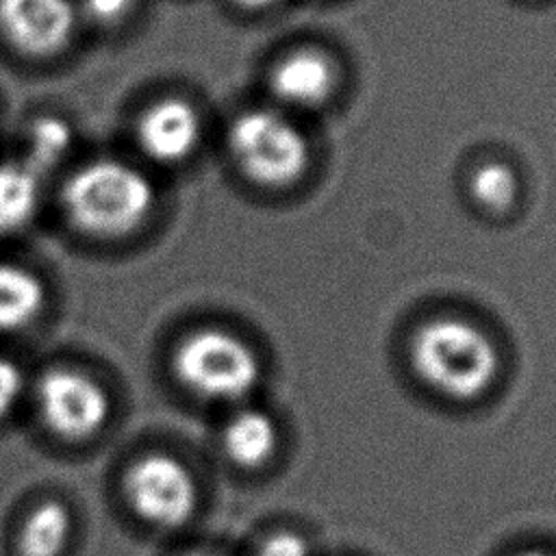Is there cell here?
I'll return each mask as SVG.
<instances>
[{
    "mask_svg": "<svg viewBox=\"0 0 556 556\" xmlns=\"http://www.w3.org/2000/svg\"><path fill=\"white\" fill-rule=\"evenodd\" d=\"M191 556H219V554H191Z\"/></svg>",
    "mask_w": 556,
    "mask_h": 556,
    "instance_id": "21",
    "label": "cell"
},
{
    "mask_svg": "<svg viewBox=\"0 0 556 556\" xmlns=\"http://www.w3.org/2000/svg\"><path fill=\"white\" fill-rule=\"evenodd\" d=\"M72 517L56 500L39 504L22 523L17 547L22 556H59L67 545Z\"/></svg>",
    "mask_w": 556,
    "mask_h": 556,
    "instance_id": "13",
    "label": "cell"
},
{
    "mask_svg": "<svg viewBox=\"0 0 556 556\" xmlns=\"http://www.w3.org/2000/svg\"><path fill=\"white\" fill-rule=\"evenodd\" d=\"M154 202L156 191L146 172L109 156L76 167L61 189L67 222L98 239L130 235L150 217Z\"/></svg>",
    "mask_w": 556,
    "mask_h": 556,
    "instance_id": "1",
    "label": "cell"
},
{
    "mask_svg": "<svg viewBox=\"0 0 556 556\" xmlns=\"http://www.w3.org/2000/svg\"><path fill=\"white\" fill-rule=\"evenodd\" d=\"M74 143V130L67 119L56 115L35 117L24 135V163L39 176L56 167Z\"/></svg>",
    "mask_w": 556,
    "mask_h": 556,
    "instance_id": "14",
    "label": "cell"
},
{
    "mask_svg": "<svg viewBox=\"0 0 556 556\" xmlns=\"http://www.w3.org/2000/svg\"><path fill=\"white\" fill-rule=\"evenodd\" d=\"M417 374L437 391L471 400L484 393L497 376L500 356L493 341L458 317L426 321L410 348Z\"/></svg>",
    "mask_w": 556,
    "mask_h": 556,
    "instance_id": "2",
    "label": "cell"
},
{
    "mask_svg": "<svg viewBox=\"0 0 556 556\" xmlns=\"http://www.w3.org/2000/svg\"><path fill=\"white\" fill-rule=\"evenodd\" d=\"M202 122L198 111L180 98L148 104L137 119L139 148L156 163H180L200 143Z\"/></svg>",
    "mask_w": 556,
    "mask_h": 556,
    "instance_id": "8",
    "label": "cell"
},
{
    "mask_svg": "<svg viewBox=\"0 0 556 556\" xmlns=\"http://www.w3.org/2000/svg\"><path fill=\"white\" fill-rule=\"evenodd\" d=\"M278 0H235V4L243 7V9H250V11H256V9H267L271 4H276Z\"/></svg>",
    "mask_w": 556,
    "mask_h": 556,
    "instance_id": "19",
    "label": "cell"
},
{
    "mask_svg": "<svg viewBox=\"0 0 556 556\" xmlns=\"http://www.w3.org/2000/svg\"><path fill=\"white\" fill-rule=\"evenodd\" d=\"M226 454L241 467L263 465L276 443V426L269 415L254 408H243L230 417L222 437Z\"/></svg>",
    "mask_w": 556,
    "mask_h": 556,
    "instance_id": "12",
    "label": "cell"
},
{
    "mask_svg": "<svg viewBox=\"0 0 556 556\" xmlns=\"http://www.w3.org/2000/svg\"><path fill=\"white\" fill-rule=\"evenodd\" d=\"M469 189L473 200L491 211V213H504L515 204L517 198V176L515 172L497 161L484 163L473 169Z\"/></svg>",
    "mask_w": 556,
    "mask_h": 556,
    "instance_id": "15",
    "label": "cell"
},
{
    "mask_svg": "<svg viewBox=\"0 0 556 556\" xmlns=\"http://www.w3.org/2000/svg\"><path fill=\"white\" fill-rule=\"evenodd\" d=\"M35 397L43 424L54 434L74 441L96 434L111 408L104 387L72 367H54L41 374Z\"/></svg>",
    "mask_w": 556,
    "mask_h": 556,
    "instance_id": "5",
    "label": "cell"
},
{
    "mask_svg": "<svg viewBox=\"0 0 556 556\" xmlns=\"http://www.w3.org/2000/svg\"><path fill=\"white\" fill-rule=\"evenodd\" d=\"M228 148L243 176L263 187L295 182L311 161L304 132L271 109H250L237 115L228 130Z\"/></svg>",
    "mask_w": 556,
    "mask_h": 556,
    "instance_id": "4",
    "label": "cell"
},
{
    "mask_svg": "<svg viewBox=\"0 0 556 556\" xmlns=\"http://www.w3.org/2000/svg\"><path fill=\"white\" fill-rule=\"evenodd\" d=\"M519 556H556V554H552V552H523Z\"/></svg>",
    "mask_w": 556,
    "mask_h": 556,
    "instance_id": "20",
    "label": "cell"
},
{
    "mask_svg": "<svg viewBox=\"0 0 556 556\" xmlns=\"http://www.w3.org/2000/svg\"><path fill=\"white\" fill-rule=\"evenodd\" d=\"M26 380L20 365L11 358L0 356V417L9 415L24 393Z\"/></svg>",
    "mask_w": 556,
    "mask_h": 556,
    "instance_id": "16",
    "label": "cell"
},
{
    "mask_svg": "<svg viewBox=\"0 0 556 556\" xmlns=\"http://www.w3.org/2000/svg\"><path fill=\"white\" fill-rule=\"evenodd\" d=\"M43 280L17 265L0 263V332H17L30 326L46 306Z\"/></svg>",
    "mask_w": 556,
    "mask_h": 556,
    "instance_id": "10",
    "label": "cell"
},
{
    "mask_svg": "<svg viewBox=\"0 0 556 556\" xmlns=\"http://www.w3.org/2000/svg\"><path fill=\"white\" fill-rule=\"evenodd\" d=\"M74 28L72 0H0V35L20 54L52 56L70 43Z\"/></svg>",
    "mask_w": 556,
    "mask_h": 556,
    "instance_id": "7",
    "label": "cell"
},
{
    "mask_svg": "<svg viewBox=\"0 0 556 556\" xmlns=\"http://www.w3.org/2000/svg\"><path fill=\"white\" fill-rule=\"evenodd\" d=\"M41 176L22 159L0 163V235L22 230L37 213Z\"/></svg>",
    "mask_w": 556,
    "mask_h": 556,
    "instance_id": "11",
    "label": "cell"
},
{
    "mask_svg": "<svg viewBox=\"0 0 556 556\" xmlns=\"http://www.w3.org/2000/svg\"><path fill=\"white\" fill-rule=\"evenodd\" d=\"M256 556H308V545L293 532H278L261 545Z\"/></svg>",
    "mask_w": 556,
    "mask_h": 556,
    "instance_id": "18",
    "label": "cell"
},
{
    "mask_svg": "<svg viewBox=\"0 0 556 556\" xmlns=\"http://www.w3.org/2000/svg\"><path fill=\"white\" fill-rule=\"evenodd\" d=\"M172 363L178 380L191 393L211 402H239L254 391L261 378L254 350L219 328L187 334L176 345Z\"/></svg>",
    "mask_w": 556,
    "mask_h": 556,
    "instance_id": "3",
    "label": "cell"
},
{
    "mask_svg": "<svg viewBox=\"0 0 556 556\" xmlns=\"http://www.w3.org/2000/svg\"><path fill=\"white\" fill-rule=\"evenodd\" d=\"M126 493L141 519L163 528L185 523L198 504L191 471L178 458L161 452L148 454L130 467Z\"/></svg>",
    "mask_w": 556,
    "mask_h": 556,
    "instance_id": "6",
    "label": "cell"
},
{
    "mask_svg": "<svg viewBox=\"0 0 556 556\" xmlns=\"http://www.w3.org/2000/svg\"><path fill=\"white\" fill-rule=\"evenodd\" d=\"M137 0H80V7L96 24H117L130 15Z\"/></svg>",
    "mask_w": 556,
    "mask_h": 556,
    "instance_id": "17",
    "label": "cell"
},
{
    "mask_svg": "<svg viewBox=\"0 0 556 556\" xmlns=\"http://www.w3.org/2000/svg\"><path fill=\"white\" fill-rule=\"evenodd\" d=\"M271 93L291 109H317L334 89V67L315 50L285 56L269 76Z\"/></svg>",
    "mask_w": 556,
    "mask_h": 556,
    "instance_id": "9",
    "label": "cell"
}]
</instances>
